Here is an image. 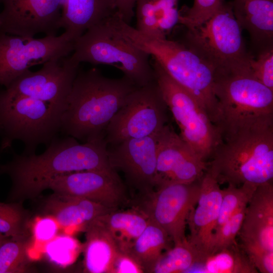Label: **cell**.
<instances>
[{
    "instance_id": "cell-36",
    "label": "cell",
    "mask_w": 273,
    "mask_h": 273,
    "mask_svg": "<svg viewBox=\"0 0 273 273\" xmlns=\"http://www.w3.org/2000/svg\"><path fill=\"white\" fill-rule=\"evenodd\" d=\"M240 245L258 272L273 273V251L249 245Z\"/></svg>"
},
{
    "instance_id": "cell-34",
    "label": "cell",
    "mask_w": 273,
    "mask_h": 273,
    "mask_svg": "<svg viewBox=\"0 0 273 273\" xmlns=\"http://www.w3.org/2000/svg\"><path fill=\"white\" fill-rule=\"evenodd\" d=\"M23 213L18 204L0 202V233L15 239H22Z\"/></svg>"
},
{
    "instance_id": "cell-26",
    "label": "cell",
    "mask_w": 273,
    "mask_h": 273,
    "mask_svg": "<svg viewBox=\"0 0 273 273\" xmlns=\"http://www.w3.org/2000/svg\"><path fill=\"white\" fill-rule=\"evenodd\" d=\"M239 243L210 254L185 273H258Z\"/></svg>"
},
{
    "instance_id": "cell-22",
    "label": "cell",
    "mask_w": 273,
    "mask_h": 273,
    "mask_svg": "<svg viewBox=\"0 0 273 273\" xmlns=\"http://www.w3.org/2000/svg\"><path fill=\"white\" fill-rule=\"evenodd\" d=\"M234 15L242 29L263 49L272 46L273 0H233Z\"/></svg>"
},
{
    "instance_id": "cell-35",
    "label": "cell",
    "mask_w": 273,
    "mask_h": 273,
    "mask_svg": "<svg viewBox=\"0 0 273 273\" xmlns=\"http://www.w3.org/2000/svg\"><path fill=\"white\" fill-rule=\"evenodd\" d=\"M252 74L273 90V47L263 49L256 59L251 56L249 62Z\"/></svg>"
},
{
    "instance_id": "cell-28",
    "label": "cell",
    "mask_w": 273,
    "mask_h": 273,
    "mask_svg": "<svg viewBox=\"0 0 273 273\" xmlns=\"http://www.w3.org/2000/svg\"><path fill=\"white\" fill-rule=\"evenodd\" d=\"M199 260L188 239L164 251L148 270L150 273H185Z\"/></svg>"
},
{
    "instance_id": "cell-29",
    "label": "cell",
    "mask_w": 273,
    "mask_h": 273,
    "mask_svg": "<svg viewBox=\"0 0 273 273\" xmlns=\"http://www.w3.org/2000/svg\"><path fill=\"white\" fill-rule=\"evenodd\" d=\"M257 185L244 184L240 186L228 185L223 189L219 213L214 231L235 213L246 207Z\"/></svg>"
},
{
    "instance_id": "cell-33",
    "label": "cell",
    "mask_w": 273,
    "mask_h": 273,
    "mask_svg": "<svg viewBox=\"0 0 273 273\" xmlns=\"http://www.w3.org/2000/svg\"><path fill=\"white\" fill-rule=\"evenodd\" d=\"M246 207L240 209L214 231L211 254L238 243L237 239L242 226Z\"/></svg>"
},
{
    "instance_id": "cell-38",
    "label": "cell",
    "mask_w": 273,
    "mask_h": 273,
    "mask_svg": "<svg viewBox=\"0 0 273 273\" xmlns=\"http://www.w3.org/2000/svg\"><path fill=\"white\" fill-rule=\"evenodd\" d=\"M144 269L128 253L120 252L114 263L113 273H142Z\"/></svg>"
},
{
    "instance_id": "cell-11",
    "label": "cell",
    "mask_w": 273,
    "mask_h": 273,
    "mask_svg": "<svg viewBox=\"0 0 273 273\" xmlns=\"http://www.w3.org/2000/svg\"><path fill=\"white\" fill-rule=\"evenodd\" d=\"M73 48L74 41L64 32L41 38L0 32V85L8 87L31 67L68 56Z\"/></svg>"
},
{
    "instance_id": "cell-4",
    "label": "cell",
    "mask_w": 273,
    "mask_h": 273,
    "mask_svg": "<svg viewBox=\"0 0 273 273\" xmlns=\"http://www.w3.org/2000/svg\"><path fill=\"white\" fill-rule=\"evenodd\" d=\"M137 87L124 76L107 77L95 68L79 70L61 117L60 132L82 143L105 139L112 119Z\"/></svg>"
},
{
    "instance_id": "cell-39",
    "label": "cell",
    "mask_w": 273,
    "mask_h": 273,
    "mask_svg": "<svg viewBox=\"0 0 273 273\" xmlns=\"http://www.w3.org/2000/svg\"><path fill=\"white\" fill-rule=\"evenodd\" d=\"M137 0H113L116 12L120 17L129 24L134 15V8Z\"/></svg>"
},
{
    "instance_id": "cell-31",
    "label": "cell",
    "mask_w": 273,
    "mask_h": 273,
    "mask_svg": "<svg viewBox=\"0 0 273 273\" xmlns=\"http://www.w3.org/2000/svg\"><path fill=\"white\" fill-rule=\"evenodd\" d=\"M26 243L22 239L10 238L0 246V273L25 270Z\"/></svg>"
},
{
    "instance_id": "cell-37",
    "label": "cell",
    "mask_w": 273,
    "mask_h": 273,
    "mask_svg": "<svg viewBox=\"0 0 273 273\" xmlns=\"http://www.w3.org/2000/svg\"><path fill=\"white\" fill-rule=\"evenodd\" d=\"M60 227L56 220L48 215L38 218L33 226V235L35 241L39 243L47 244L59 234Z\"/></svg>"
},
{
    "instance_id": "cell-14",
    "label": "cell",
    "mask_w": 273,
    "mask_h": 273,
    "mask_svg": "<svg viewBox=\"0 0 273 273\" xmlns=\"http://www.w3.org/2000/svg\"><path fill=\"white\" fill-rule=\"evenodd\" d=\"M207 162L200 158L166 124L158 132L155 189L173 184H188L201 179Z\"/></svg>"
},
{
    "instance_id": "cell-7",
    "label": "cell",
    "mask_w": 273,
    "mask_h": 273,
    "mask_svg": "<svg viewBox=\"0 0 273 273\" xmlns=\"http://www.w3.org/2000/svg\"><path fill=\"white\" fill-rule=\"evenodd\" d=\"M214 90L221 135L246 121L273 115V90L257 80L249 67L217 72Z\"/></svg>"
},
{
    "instance_id": "cell-3",
    "label": "cell",
    "mask_w": 273,
    "mask_h": 273,
    "mask_svg": "<svg viewBox=\"0 0 273 273\" xmlns=\"http://www.w3.org/2000/svg\"><path fill=\"white\" fill-rule=\"evenodd\" d=\"M221 137L206 169L219 185L272 181L273 115L248 120Z\"/></svg>"
},
{
    "instance_id": "cell-19",
    "label": "cell",
    "mask_w": 273,
    "mask_h": 273,
    "mask_svg": "<svg viewBox=\"0 0 273 273\" xmlns=\"http://www.w3.org/2000/svg\"><path fill=\"white\" fill-rule=\"evenodd\" d=\"M238 237L241 244L273 251L272 181L257 186L246 205Z\"/></svg>"
},
{
    "instance_id": "cell-1",
    "label": "cell",
    "mask_w": 273,
    "mask_h": 273,
    "mask_svg": "<svg viewBox=\"0 0 273 273\" xmlns=\"http://www.w3.org/2000/svg\"><path fill=\"white\" fill-rule=\"evenodd\" d=\"M112 170L105 139L80 143L67 135L54 138L42 154L14 153L11 161L0 164V175L7 174L12 181L9 201L38 195L60 175Z\"/></svg>"
},
{
    "instance_id": "cell-2",
    "label": "cell",
    "mask_w": 273,
    "mask_h": 273,
    "mask_svg": "<svg viewBox=\"0 0 273 273\" xmlns=\"http://www.w3.org/2000/svg\"><path fill=\"white\" fill-rule=\"evenodd\" d=\"M107 24L127 41L153 57L172 79L197 99L217 125L218 103L214 86L217 70L201 53L185 41L145 35L117 13L108 20Z\"/></svg>"
},
{
    "instance_id": "cell-9",
    "label": "cell",
    "mask_w": 273,
    "mask_h": 273,
    "mask_svg": "<svg viewBox=\"0 0 273 273\" xmlns=\"http://www.w3.org/2000/svg\"><path fill=\"white\" fill-rule=\"evenodd\" d=\"M242 30L232 2L221 0L207 21L188 30L185 41L201 53L218 71H231L249 67L251 56L246 51Z\"/></svg>"
},
{
    "instance_id": "cell-32",
    "label": "cell",
    "mask_w": 273,
    "mask_h": 273,
    "mask_svg": "<svg viewBox=\"0 0 273 273\" xmlns=\"http://www.w3.org/2000/svg\"><path fill=\"white\" fill-rule=\"evenodd\" d=\"M221 0H194L193 6L179 10L178 23L191 30L207 21L218 7Z\"/></svg>"
},
{
    "instance_id": "cell-12",
    "label": "cell",
    "mask_w": 273,
    "mask_h": 273,
    "mask_svg": "<svg viewBox=\"0 0 273 273\" xmlns=\"http://www.w3.org/2000/svg\"><path fill=\"white\" fill-rule=\"evenodd\" d=\"M201 179L167 185L144 196L143 206L139 209L167 233L173 245L187 240V219L197 204Z\"/></svg>"
},
{
    "instance_id": "cell-21",
    "label": "cell",
    "mask_w": 273,
    "mask_h": 273,
    "mask_svg": "<svg viewBox=\"0 0 273 273\" xmlns=\"http://www.w3.org/2000/svg\"><path fill=\"white\" fill-rule=\"evenodd\" d=\"M44 208L64 230H84L97 217L115 210L85 198L57 193L47 200Z\"/></svg>"
},
{
    "instance_id": "cell-41",
    "label": "cell",
    "mask_w": 273,
    "mask_h": 273,
    "mask_svg": "<svg viewBox=\"0 0 273 273\" xmlns=\"http://www.w3.org/2000/svg\"><path fill=\"white\" fill-rule=\"evenodd\" d=\"M2 152V151L0 149V156H1V154Z\"/></svg>"
},
{
    "instance_id": "cell-8",
    "label": "cell",
    "mask_w": 273,
    "mask_h": 273,
    "mask_svg": "<svg viewBox=\"0 0 273 273\" xmlns=\"http://www.w3.org/2000/svg\"><path fill=\"white\" fill-rule=\"evenodd\" d=\"M152 65L163 99L179 128V135L207 162L222 141L218 128L191 93L172 79L157 61L154 60Z\"/></svg>"
},
{
    "instance_id": "cell-18",
    "label": "cell",
    "mask_w": 273,
    "mask_h": 273,
    "mask_svg": "<svg viewBox=\"0 0 273 273\" xmlns=\"http://www.w3.org/2000/svg\"><path fill=\"white\" fill-rule=\"evenodd\" d=\"M222 193L223 189H221L220 185L206 170L201 179L200 191L197 204L187 219L190 232L187 239L199 255L198 262L212 252L214 230Z\"/></svg>"
},
{
    "instance_id": "cell-10",
    "label": "cell",
    "mask_w": 273,
    "mask_h": 273,
    "mask_svg": "<svg viewBox=\"0 0 273 273\" xmlns=\"http://www.w3.org/2000/svg\"><path fill=\"white\" fill-rule=\"evenodd\" d=\"M167 109L156 79L137 87L108 125L105 136L107 145L158 132L167 124Z\"/></svg>"
},
{
    "instance_id": "cell-20",
    "label": "cell",
    "mask_w": 273,
    "mask_h": 273,
    "mask_svg": "<svg viewBox=\"0 0 273 273\" xmlns=\"http://www.w3.org/2000/svg\"><path fill=\"white\" fill-rule=\"evenodd\" d=\"M61 28L74 42L116 12L113 0H61Z\"/></svg>"
},
{
    "instance_id": "cell-25",
    "label": "cell",
    "mask_w": 273,
    "mask_h": 273,
    "mask_svg": "<svg viewBox=\"0 0 273 273\" xmlns=\"http://www.w3.org/2000/svg\"><path fill=\"white\" fill-rule=\"evenodd\" d=\"M110 234L121 252H127L149 219L139 209L115 210L96 218Z\"/></svg>"
},
{
    "instance_id": "cell-6",
    "label": "cell",
    "mask_w": 273,
    "mask_h": 273,
    "mask_svg": "<svg viewBox=\"0 0 273 273\" xmlns=\"http://www.w3.org/2000/svg\"><path fill=\"white\" fill-rule=\"evenodd\" d=\"M71 56L79 63L115 66L138 87L155 80L150 56L115 32L106 20L74 41Z\"/></svg>"
},
{
    "instance_id": "cell-15",
    "label": "cell",
    "mask_w": 273,
    "mask_h": 273,
    "mask_svg": "<svg viewBox=\"0 0 273 273\" xmlns=\"http://www.w3.org/2000/svg\"><path fill=\"white\" fill-rule=\"evenodd\" d=\"M0 32L26 37L57 35L61 28V0H0Z\"/></svg>"
},
{
    "instance_id": "cell-24",
    "label": "cell",
    "mask_w": 273,
    "mask_h": 273,
    "mask_svg": "<svg viewBox=\"0 0 273 273\" xmlns=\"http://www.w3.org/2000/svg\"><path fill=\"white\" fill-rule=\"evenodd\" d=\"M84 267L87 272L113 273L121 252L110 234L96 219L84 229Z\"/></svg>"
},
{
    "instance_id": "cell-17",
    "label": "cell",
    "mask_w": 273,
    "mask_h": 273,
    "mask_svg": "<svg viewBox=\"0 0 273 273\" xmlns=\"http://www.w3.org/2000/svg\"><path fill=\"white\" fill-rule=\"evenodd\" d=\"M158 132L128 139L108 149L111 167L121 170L127 183L143 196L155 188Z\"/></svg>"
},
{
    "instance_id": "cell-27",
    "label": "cell",
    "mask_w": 273,
    "mask_h": 273,
    "mask_svg": "<svg viewBox=\"0 0 273 273\" xmlns=\"http://www.w3.org/2000/svg\"><path fill=\"white\" fill-rule=\"evenodd\" d=\"M170 241L167 233L149 219L145 229L126 253L140 264L144 272H148L161 254L170 248Z\"/></svg>"
},
{
    "instance_id": "cell-16",
    "label": "cell",
    "mask_w": 273,
    "mask_h": 273,
    "mask_svg": "<svg viewBox=\"0 0 273 273\" xmlns=\"http://www.w3.org/2000/svg\"><path fill=\"white\" fill-rule=\"evenodd\" d=\"M47 189L54 193L85 198L112 210L127 202L125 186L116 170H89L57 176Z\"/></svg>"
},
{
    "instance_id": "cell-13",
    "label": "cell",
    "mask_w": 273,
    "mask_h": 273,
    "mask_svg": "<svg viewBox=\"0 0 273 273\" xmlns=\"http://www.w3.org/2000/svg\"><path fill=\"white\" fill-rule=\"evenodd\" d=\"M79 64L71 55L52 59L36 71L27 70L4 90L42 101L63 113Z\"/></svg>"
},
{
    "instance_id": "cell-40",
    "label": "cell",
    "mask_w": 273,
    "mask_h": 273,
    "mask_svg": "<svg viewBox=\"0 0 273 273\" xmlns=\"http://www.w3.org/2000/svg\"><path fill=\"white\" fill-rule=\"evenodd\" d=\"M11 238H9L5 235L2 234L0 233V246L7 240H8L9 239Z\"/></svg>"
},
{
    "instance_id": "cell-23",
    "label": "cell",
    "mask_w": 273,
    "mask_h": 273,
    "mask_svg": "<svg viewBox=\"0 0 273 273\" xmlns=\"http://www.w3.org/2000/svg\"><path fill=\"white\" fill-rule=\"evenodd\" d=\"M178 0H137L135 29L148 36L166 38L178 23Z\"/></svg>"
},
{
    "instance_id": "cell-30",
    "label": "cell",
    "mask_w": 273,
    "mask_h": 273,
    "mask_svg": "<svg viewBox=\"0 0 273 273\" xmlns=\"http://www.w3.org/2000/svg\"><path fill=\"white\" fill-rule=\"evenodd\" d=\"M81 248L78 240L71 236L58 234L44 245V253L52 263L64 267L75 261Z\"/></svg>"
},
{
    "instance_id": "cell-5",
    "label": "cell",
    "mask_w": 273,
    "mask_h": 273,
    "mask_svg": "<svg viewBox=\"0 0 273 273\" xmlns=\"http://www.w3.org/2000/svg\"><path fill=\"white\" fill-rule=\"evenodd\" d=\"M63 112L51 105L31 97L0 89V149H10L14 141L24 145L26 154L46 146L60 132Z\"/></svg>"
}]
</instances>
